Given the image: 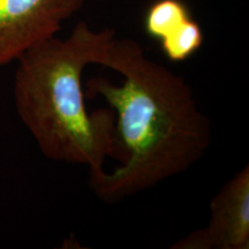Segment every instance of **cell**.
<instances>
[{"instance_id":"obj_1","label":"cell","mask_w":249,"mask_h":249,"mask_svg":"<svg viewBox=\"0 0 249 249\" xmlns=\"http://www.w3.org/2000/svg\"><path fill=\"white\" fill-rule=\"evenodd\" d=\"M102 66L124 82L93 77L85 91L117 111L123 165L111 173L90 172L89 182L101 200L117 202L191 169L209 149L213 132L188 83L150 60L136 40L114 37Z\"/></svg>"},{"instance_id":"obj_2","label":"cell","mask_w":249,"mask_h":249,"mask_svg":"<svg viewBox=\"0 0 249 249\" xmlns=\"http://www.w3.org/2000/svg\"><path fill=\"white\" fill-rule=\"evenodd\" d=\"M114 37V30L95 31L82 21L67 38L46 39L17 60L15 107L49 160L97 172L107 157H119L116 114L88 113L82 81L89 65L102 66Z\"/></svg>"},{"instance_id":"obj_3","label":"cell","mask_w":249,"mask_h":249,"mask_svg":"<svg viewBox=\"0 0 249 249\" xmlns=\"http://www.w3.org/2000/svg\"><path fill=\"white\" fill-rule=\"evenodd\" d=\"M83 0H0V68L52 38Z\"/></svg>"},{"instance_id":"obj_4","label":"cell","mask_w":249,"mask_h":249,"mask_svg":"<svg viewBox=\"0 0 249 249\" xmlns=\"http://www.w3.org/2000/svg\"><path fill=\"white\" fill-rule=\"evenodd\" d=\"M210 222L172 246L173 249L249 248V167L224 185L210 204Z\"/></svg>"},{"instance_id":"obj_5","label":"cell","mask_w":249,"mask_h":249,"mask_svg":"<svg viewBox=\"0 0 249 249\" xmlns=\"http://www.w3.org/2000/svg\"><path fill=\"white\" fill-rule=\"evenodd\" d=\"M189 18L191 12L182 0H157L148 8L144 29L152 38L161 40Z\"/></svg>"},{"instance_id":"obj_6","label":"cell","mask_w":249,"mask_h":249,"mask_svg":"<svg viewBox=\"0 0 249 249\" xmlns=\"http://www.w3.org/2000/svg\"><path fill=\"white\" fill-rule=\"evenodd\" d=\"M161 51L173 62L186 61L203 44V31L194 18H189L181 27L160 40Z\"/></svg>"}]
</instances>
